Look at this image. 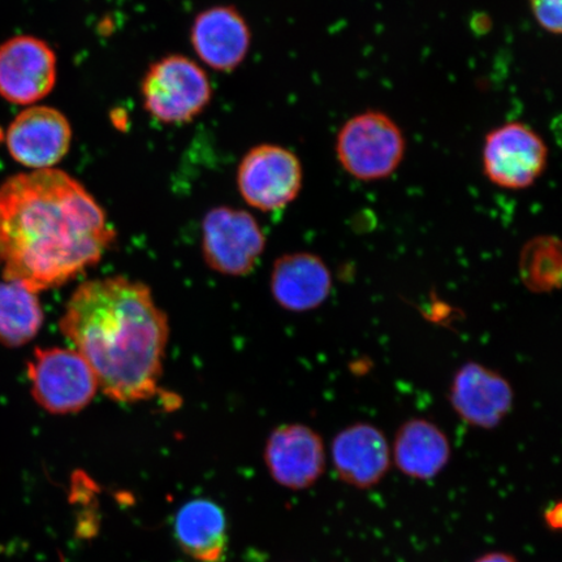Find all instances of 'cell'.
<instances>
[{
	"instance_id": "cell-13",
	"label": "cell",
	"mask_w": 562,
	"mask_h": 562,
	"mask_svg": "<svg viewBox=\"0 0 562 562\" xmlns=\"http://www.w3.org/2000/svg\"><path fill=\"white\" fill-rule=\"evenodd\" d=\"M331 460L342 483L357 490H370L390 473L391 446L381 428L358 422L337 432L331 445Z\"/></svg>"
},
{
	"instance_id": "cell-12",
	"label": "cell",
	"mask_w": 562,
	"mask_h": 562,
	"mask_svg": "<svg viewBox=\"0 0 562 562\" xmlns=\"http://www.w3.org/2000/svg\"><path fill=\"white\" fill-rule=\"evenodd\" d=\"M448 398L457 416L468 425L491 430L509 416L515 392L497 371L468 362L456 372Z\"/></svg>"
},
{
	"instance_id": "cell-11",
	"label": "cell",
	"mask_w": 562,
	"mask_h": 562,
	"mask_svg": "<svg viewBox=\"0 0 562 562\" xmlns=\"http://www.w3.org/2000/svg\"><path fill=\"white\" fill-rule=\"evenodd\" d=\"M72 143V126L65 114L47 105L20 112L5 135L7 149L18 164L47 170L66 158Z\"/></svg>"
},
{
	"instance_id": "cell-8",
	"label": "cell",
	"mask_w": 562,
	"mask_h": 562,
	"mask_svg": "<svg viewBox=\"0 0 562 562\" xmlns=\"http://www.w3.org/2000/svg\"><path fill=\"white\" fill-rule=\"evenodd\" d=\"M237 186L249 206L281 210L297 199L304 186V167L286 147L258 145L245 154L238 166Z\"/></svg>"
},
{
	"instance_id": "cell-2",
	"label": "cell",
	"mask_w": 562,
	"mask_h": 562,
	"mask_svg": "<svg viewBox=\"0 0 562 562\" xmlns=\"http://www.w3.org/2000/svg\"><path fill=\"white\" fill-rule=\"evenodd\" d=\"M59 327L105 396L138 403L158 395L170 326L149 286L124 277L86 281Z\"/></svg>"
},
{
	"instance_id": "cell-10",
	"label": "cell",
	"mask_w": 562,
	"mask_h": 562,
	"mask_svg": "<svg viewBox=\"0 0 562 562\" xmlns=\"http://www.w3.org/2000/svg\"><path fill=\"white\" fill-rule=\"evenodd\" d=\"M265 463L273 481L291 491L312 488L325 475V442L312 427L283 425L270 434L265 447Z\"/></svg>"
},
{
	"instance_id": "cell-6",
	"label": "cell",
	"mask_w": 562,
	"mask_h": 562,
	"mask_svg": "<svg viewBox=\"0 0 562 562\" xmlns=\"http://www.w3.org/2000/svg\"><path fill=\"white\" fill-rule=\"evenodd\" d=\"M550 151L546 140L521 122L505 123L487 133L482 149L483 173L492 184L524 191L542 178Z\"/></svg>"
},
{
	"instance_id": "cell-22",
	"label": "cell",
	"mask_w": 562,
	"mask_h": 562,
	"mask_svg": "<svg viewBox=\"0 0 562 562\" xmlns=\"http://www.w3.org/2000/svg\"><path fill=\"white\" fill-rule=\"evenodd\" d=\"M473 562H519L512 553L503 551H491L481 554Z\"/></svg>"
},
{
	"instance_id": "cell-5",
	"label": "cell",
	"mask_w": 562,
	"mask_h": 562,
	"mask_svg": "<svg viewBox=\"0 0 562 562\" xmlns=\"http://www.w3.org/2000/svg\"><path fill=\"white\" fill-rule=\"evenodd\" d=\"M27 378L34 402L55 416L86 409L100 390L93 370L75 349H35Z\"/></svg>"
},
{
	"instance_id": "cell-17",
	"label": "cell",
	"mask_w": 562,
	"mask_h": 562,
	"mask_svg": "<svg viewBox=\"0 0 562 562\" xmlns=\"http://www.w3.org/2000/svg\"><path fill=\"white\" fill-rule=\"evenodd\" d=\"M175 536L182 552L195 562H222L228 550L227 518L220 505L195 498L175 518Z\"/></svg>"
},
{
	"instance_id": "cell-14",
	"label": "cell",
	"mask_w": 562,
	"mask_h": 562,
	"mask_svg": "<svg viewBox=\"0 0 562 562\" xmlns=\"http://www.w3.org/2000/svg\"><path fill=\"white\" fill-rule=\"evenodd\" d=\"M191 41L195 54L206 66L220 72H232L248 56L251 32L235 7L216 5L196 15Z\"/></svg>"
},
{
	"instance_id": "cell-19",
	"label": "cell",
	"mask_w": 562,
	"mask_h": 562,
	"mask_svg": "<svg viewBox=\"0 0 562 562\" xmlns=\"http://www.w3.org/2000/svg\"><path fill=\"white\" fill-rule=\"evenodd\" d=\"M561 243L553 236H539L527 243L519 256V277L531 292L547 293L561 283Z\"/></svg>"
},
{
	"instance_id": "cell-1",
	"label": "cell",
	"mask_w": 562,
	"mask_h": 562,
	"mask_svg": "<svg viewBox=\"0 0 562 562\" xmlns=\"http://www.w3.org/2000/svg\"><path fill=\"white\" fill-rule=\"evenodd\" d=\"M116 232L88 189L56 168L0 186V265L35 293L68 283L101 261Z\"/></svg>"
},
{
	"instance_id": "cell-16",
	"label": "cell",
	"mask_w": 562,
	"mask_h": 562,
	"mask_svg": "<svg viewBox=\"0 0 562 562\" xmlns=\"http://www.w3.org/2000/svg\"><path fill=\"white\" fill-rule=\"evenodd\" d=\"M392 461L398 472L411 480H435L448 467L452 446L447 434L426 418H412L400 426L393 446Z\"/></svg>"
},
{
	"instance_id": "cell-3",
	"label": "cell",
	"mask_w": 562,
	"mask_h": 562,
	"mask_svg": "<svg viewBox=\"0 0 562 562\" xmlns=\"http://www.w3.org/2000/svg\"><path fill=\"white\" fill-rule=\"evenodd\" d=\"M406 139L385 112L368 110L351 116L337 133L335 153L351 178L374 182L391 178L405 158Z\"/></svg>"
},
{
	"instance_id": "cell-9",
	"label": "cell",
	"mask_w": 562,
	"mask_h": 562,
	"mask_svg": "<svg viewBox=\"0 0 562 562\" xmlns=\"http://www.w3.org/2000/svg\"><path fill=\"white\" fill-rule=\"evenodd\" d=\"M58 59L53 47L33 35H18L0 45V97L30 105L55 88Z\"/></svg>"
},
{
	"instance_id": "cell-7",
	"label": "cell",
	"mask_w": 562,
	"mask_h": 562,
	"mask_svg": "<svg viewBox=\"0 0 562 562\" xmlns=\"http://www.w3.org/2000/svg\"><path fill=\"white\" fill-rule=\"evenodd\" d=\"M266 248L256 217L234 207L210 210L202 222V252L211 270L228 277L248 276Z\"/></svg>"
},
{
	"instance_id": "cell-18",
	"label": "cell",
	"mask_w": 562,
	"mask_h": 562,
	"mask_svg": "<svg viewBox=\"0 0 562 562\" xmlns=\"http://www.w3.org/2000/svg\"><path fill=\"white\" fill-rule=\"evenodd\" d=\"M45 313L37 293L18 281L0 283V344L20 348L31 342L44 326Z\"/></svg>"
},
{
	"instance_id": "cell-20",
	"label": "cell",
	"mask_w": 562,
	"mask_h": 562,
	"mask_svg": "<svg viewBox=\"0 0 562 562\" xmlns=\"http://www.w3.org/2000/svg\"><path fill=\"white\" fill-rule=\"evenodd\" d=\"M533 20L547 33L562 32V0H529Z\"/></svg>"
},
{
	"instance_id": "cell-4",
	"label": "cell",
	"mask_w": 562,
	"mask_h": 562,
	"mask_svg": "<svg viewBox=\"0 0 562 562\" xmlns=\"http://www.w3.org/2000/svg\"><path fill=\"white\" fill-rule=\"evenodd\" d=\"M144 108L164 124H186L201 115L213 88L201 66L184 55H168L153 63L140 82Z\"/></svg>"
},
{
	"instance_id": "cell-15",
	"label": "cell",
	"mask_w": 562,
	"mask_h": 562,
	"mask_svg": "<svg viewBox=\"0 0 562 562\" xmlns=\"http://www.w3.org/2000/svg\"><path fill=\"white\" fill-rule=\"evenodd\" d=\"M271 293L286 312L306 313L325 304L333 291L328 266L312 252L281 256L271 271Z\"/></svg>"
},
{
	"instance_id": "cell-21",
	"label": "cell",
	"mask_w": 562,
	"mask_h": 562,
	"mask_svg": "<svg viewBox=\"0 0 562 562\" xmlns=\"http://www.w3.org/2000/svg\"><path fill=\"white\" fill-rule=\"evenodd\" d=\"M562 507L561 503H554L551 504L550 507H548L544 510L543 519L544 524L547 525L548 529L552 531H559L561 529V521H562Z\"/></svg>"
}]
</instances>
